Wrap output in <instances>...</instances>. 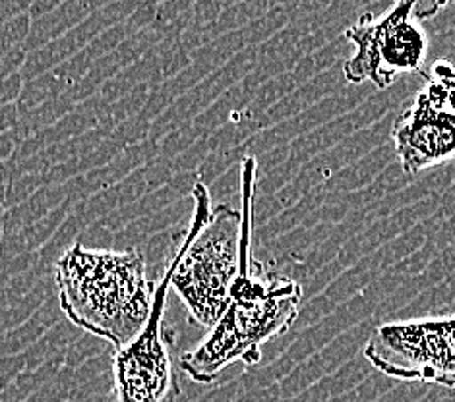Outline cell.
I'll return each instance as SVG.
<instances>
[{"instance_id": "cell-8", "label": "cell", "mask_w": 455, "mask_h": 402, "mask_svg": "<svg viewBox=\"0 0 455 402\" xmlns=\"http://www.w3.org/2000/svg\"><path fill=\"white\" fill-rule=\"evenodd\" d=\"M417 20L435 18L443 6L450 4V0H411Z\"/></svg>"}, {"instance_id": "cell-1", "label": "cell", "mask_w": 455, "mask_h": 402, "mask_svg": "<svg viewBox=\"0 0 455 402\" xmlns=\"http://www.w3.org/2000/svg\"><path fill=\"white\" fill-rule=\"evenodd\" d=\"M243 225L241 269L233 282L231 300L196 349L180 356L179 367L192 382L210 385L227 366H254L262 346L291 329L299 318L302 288L295 280L266 271L252 257V201L256 159L246 157L241 172Z\"/></svg>"}, {"instance_id": "cell-3", "label": "cell", "mask_w": 455, "mask_h": 402, "mask_svg": "<svg viewBox=\"0 0 455 402\" xmlns=\"http://www.w3.org/2000/svg\"><path fill=\"white\" fill-rule=\"evenodd\" d=\"M192 200L190 226L169 259L171 288L188 310L190 319L210 329L229 303L241 269L243 211L227 203L212 205L202 180L194 184Z\"/></svg>"}, {"instance_id": "cell-4", "label": "cell", "mask_w": 455, "mask_h": 402, "mask_svg": "<svg viewBox=\"0 0 455 402\" xmlns=\"http://www.w3.org/2000/svg\"><path fill=\"white\" fill-rule=\"evenodd\" d=\"M345 37L356 47L343 67L347 82H371L378 90L389 88L401 74L420 72L428 51L411 0H397L378 18L366 14L345 31Z\"/></svg>"}, {"instance_id": "cell-5", "label": "cell", "mask_w": 455, "mask_h": 402, "mask_svg": "<svg viewBox=\"0 0 455 402\" xmlns=\"http://www.w3.org/2000/svg\"><path fill=\"white\" fill-rule=\"evenodd\" d=\"M364 356L397 382L455 389V315L380 325L368 339Z\"/></svg>"}, {"instance_id": "cell-2", "label": "cell", "mask_w": 455, "mask_h": 402, "mask_svg": "<svg viewBox=\"0 0 455 402\" xmlns=\"http://www.w3.org/2000/svg\"><path fill=\"white\" fill-rule=\"evenodd\" d=\"M55 280L67 318L115 349L144 329L156 285L140 249L105 252L74 244L59 259Z\"/></svg>"}, {"instance_id": "cell-6", "label": "cell", "mask_w": 455, "mask_h": 402, "mask_svg": "<svg viewBox=\"0 0 455 402\" xmlns=\"http://www.w3.org/2000/svg\"><path fill=\"white\" fill-rule=\"evenodd\" d=\"M427 85L394 126V144L407 175L455 159V67L435 64Z\"/></svg>"}, {"instance_id": "cell-7", "label": "cell", "mask_w": 455, "mask_h": 402, "mask_svg": "<svg viewBox=\"0 0 455 402\" xmlns=\"http://www.w3.org/2000/svg\"><path fill=\"white\" fill-rule=\"evenodd\" d=\"M171 288V264L154 290L149 318L134 341L115 352V390L126 402H159L180 395L172 360V333L164 325Z\"/></svg>"}]
</instances>
